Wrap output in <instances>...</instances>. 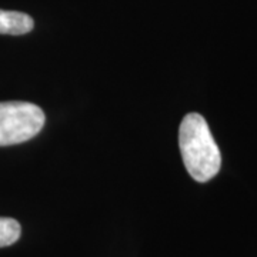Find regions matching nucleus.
Masks as SVG:
<instances>
[{
    "instance_id": "1",
    "label": "nucleus",
    "mask_w": 257,
    "mask_h": 257,
    "mask_svg": "<svg viewBox=\"0 0 257 257\" xmlns=\"http://www.w3.org/2000/svg\"><path fill=\"white\" fill-rule=\"evenodd\" d=\"M179 146L184 166L196 182H209L219 173L220 150L202 114L189 113L184 116L179 128Z\"/></svg>"
},
{
    "instance_id": "2",
    "label": "nucleus",
    "mask_w": 257,
    "mask_h": 257,
    "mask_svg": "<svg viewBox=\"0 0 257 257\" xmlns=\"http://www.w3.org/2000/svg\"><path fill=\"white\" fill-rule=\"evenodd\" d=\"M46 116L29 101H0V146L25 143L40 133Z\"/></svg>"
},
{
    "instance_id": "3",
    "label": "nucleus",
    "mask_w": 257,
    "mask_h": 257,
    "mask_svg": "<svg viewBox=\"0 0 257 257\" xmlns=\"http://www.w3.org/2000/svg\"><path fill=\"white\" fill-rule=\"evenodd\" d=\"M35 22L26 13L0 9V35L20 36L32 32Z\"/></svg>"
},
{
    "instance_id": "4",
    "label": "nucleus",
    "mask_w": 257,
    "mask_h": 257,
    "mask_svg": "<svg viewBox=\"0 0 257 257\" xmlns=\"http://www.w3.org/2000/svg\"><path fill=\"white\" fill-rule=\"evenodd\" d=\"M22 234L18 220L10 217H0V247H8L16 243Z\"/></svg>"
}]
</instances>
